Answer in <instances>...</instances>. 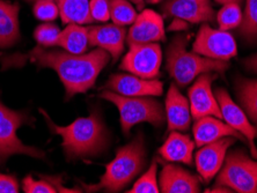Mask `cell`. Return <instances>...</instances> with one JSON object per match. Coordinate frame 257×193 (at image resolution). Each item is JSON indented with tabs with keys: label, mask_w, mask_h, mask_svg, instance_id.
I'll list each match as a JSON object with an SVG mask.
<instances>
[{
	"label": "cell",
	"mask_w": 257,
	"mask_h": 193,
	"mask_svg": "<svg viewBox=\"0 0 257 193\" xmlns=\"http://www.w3.org/2000/svg\"><path fill=\"white\" fill-rule=\"evenodd\" d=\"M19 11L18 3L0 0V49L12 47L20 40Z\"/></svg>",
	"instance_id": "21"
},
{
	"label": "cell",
	"mask_w": 257,
	"mask_h": 193,
	"mask_svg": "<svg viewBox=\"0 0 257 193\" xmlns=\"http://www.w3.org/2000/svg\"><path fill=\"white\" fill-rule=\"evenodd\" d=\"M132 3H135V4H137V5L141 7L142 9V6H143V3H144V0H131Z\"/></svg>",
	"instance_id": "37"
},
{
	"label": "cell",
	"mask_w": 257,
	"mask_h": 193,
	"mask_svg": "<svg viewBox=\"0 0 257 193\" xmlns=\"http://www.w3.org/2000/svg\"><path fill=\"white\" fill-rule=\"evenodd\" d=\"M166 117L168 131H188L191 123V111L189 100L184 97L175 85L169 87L166 97Z\"/></svg>",
	"instance_id": "19"
},
{
	"label": "cell",
	"mask_w": 257,
	"mask_h": 193,
	"mask_svg": "<svg viewBox=\"0 0 257 193\" xmlns=\"http://www.w3.org/2000/svg\"><path fill=\"white\" fill-rule=\"evenodd\" d=\"M214 95L219 103L222 119L230 127L243 135L249 143V148H250V154L252 155V157L257 158V148L255 146L257 127L249 122L247 113L230 98L229 94L224 88H218L215 90Z\"/></svg>",
	"instance_id": "10"
},
{
	"label": "cell",
	"mask_w": 257,
	"mask_h": 193,
	"mask_svg": "<svg viewBox=\"0 0 257 193\" xmlns=\"http://www.w3.org/2000/svg\"><path fill=\"white\" fill-rule=\"evenodd\" d=\"M227 60H218L187 51V39L174 37L167 49V71L180 86H188L200 74L211 72H225L228 69Z\"/></svg>",
	"instance_id": "4"
},
{
	"label": "cell",
	"mask_w": 257,
	"mask_h": 193,
	"mask_svg": "<svg viewBox=\"0 0 257 193\" xmlns=\"http://www.w3.org/2000/svg\"><path fill=\"white\" fill-rule=\"evenodd\" d=\"M236 94L241 108L257 126V79H239L236 82Z\"/></svg>",
	"instance_id": "24"
},
{
	"label": "cell",
	"mask_w": 257,
	"mask_h": 193,
	"mask_svg": "<svg viewBox=\"0 0 257 193\" xmlns=\"http://www.w3.org/2000/svg\"><path fill=\"white\" fill-rule=\"evenodd\" d=\"M24 191L26 193H56L57 188L50 181L43 178L42 180H35L32 176L25 177Z\"/></svg>",
	"instance_id": "31"
},
{
	"label": "cell",
	"mask_w": 257,
	"mask_h": 193,
	"mask_svg": "<svg viewBox=\"0 0 257 193\" xmlns=\"http://www.w3.org/2000/svg\"><path fill=\"white\" fill-rule=\"evenodd\" d=\"M60 29L58 26L51 22H45L43 25H40L34 32V39L36 40L41 47L51 48L58 47V40L60 36Z\"/></svg>",
	"instance_id": "29"
},
{
	"label": "cell",
	"mask_w": 257,
	"mask_h": 193,
	"mask_svg": "<svg viewBox=\"0 0 257 193\" xmlns=\"http://www.w3.org/2000/svg\"><path fill=\"white\" fill-rule=\"evenodd\" d=\"M90 47H96L107 51L114 60L119 58L124 51L126 40V30L124 27L111 25L87 26Z\"/></svg>",
	"instance_id": "16"
},
{
	"label": "cell",
	"mask_w": 257,
	"mask_h": 193,
	"mask_svg": "<svg viewBox=\"0 0 257 193\" xmlns=\"http://www.w3.org/2000/svg\"><path fill=\"white\" fill-rule=\"evenodd\" d=\"M196 143L187 134L180 133V131H172L164 145L159 149V154L167 162L192 164L194 148Z\"/></svg>",
	"instance_id": "20"
},
{
	"label": "cell",
	"mask_w": 257,
	"mask_h": 193,
	"mask_svg": "<svg viewBox=\"0 0 257 193\" xmlns=\"http://www.w3.org/2000/svg\"><path fill=\"white\" fill-rule=\"evenodd\" d=\"M43 178H45L47 180H50L52 181L51 184H59V179L57 178V177H43ZM59 192H65V193H78V192H81L79 190H72V188H66V187H59Z\"/></svg>",
	"instance_id": "35"
},
{
	"label": "cell",
	"mask_w": 257,
	"mask_h": 193,
	"mask_svg": "<svg viewBox=\"0 0 257 193\" xmlns=\"http://www.w3.org/2000/svg\"><path fill=\"white\" fill-rule=\"evenodd\" d=\"M27 2H36V0H27Z\"/></svg>",
	"instance_id": "39"
},
{
	"label": "cell",
	"mask_w": 257,
	"mask_h": 193,
	"mask_svg": "<svg viewBox=\"0 0 257 193\" xmlns=\"http://www.w3.org/2000/svg\"><path fill=\"white\" fill-rule=\"evenodd\" d=\"M161 11L166 18L179 19L189 24H207L215 20V12L210 2L199 0H166Z\"/></svg>",
	"instance_id": "13"
},
{
	"label": "cell",
	"mask_w": 257,
	"mask_h": 193,
	"mask_svg": "<svg viewBox=\"0 0 257 193\" xmlns=\"http://www.w3.org/2000/svg\"><path fill=\"white\" fill-rule=\"evenodd\" d=\"M192 51L206 58L229 60L237 54L236 42L233 35L221 29H213L207 24L199 28L192 44Z\"/></svg>",
	"instance_id": "8"
},
{
	"label": "cell",
	"mask_w": 257,
	"mask_h": 193,
	"mask_svg": "<svg viewBox=\"0 0 257 193\" xmlns=\"http://www.w3.org/2000/svg\"><path fill=\"white\" fill-rule=\"evenodd\" d=\"M105 89L123 96H160L164 83L156 79H144L134 74H115L110 77Z\"/></svg>",
	"instance_id": "15"
},
{
	"label": "cell",
	"mask_w": 257,
	"mask_h": 193,
	"mask_svg": "<svg viewBox=\"0 0 257 193\" xmlns=\"http://www.w3.org/2000/svg\"><path fill=\"white\" fill-rule=\"evenodd\" d=\"M217 185L239 193H257V161L251 160L242 149L226 155L218 172Z\"/></svg>",
	"instance_id": "6"
},
{
	"label": "cell",
	"mask_w": 257,
	"mask_h": 193,
	"mask_svg": "<svg viewBox=\"0 0 257 193\" xmlns=\"http://www.w3.org/2000/svg\"><path fill=\"white\" fill-rule=\"evenodd\" d=\"M24 58H28L40 67H48L57 72L65 88V98L69 100L77 94L86 93L95 85L101 71L110 60V55L101 48L82 55H73L54 49L48 50L39 45L28 55L14 56L13 62Z\"/></svg>",
	"instance_id": "1"
},
{
	"label": "cell",
	"mask_w": 257,
	"mask_h": 193,
	"mask_svg": "<svg viewBox=\"0 0 257 193\" xmlns=\"http://www.w3.org/2000/svg\"><path fill=\"white\" fill-rule=\"evenodd\" d=\"M162 51L158 43L130 45L120 70L144 79H156L160 73Z\"/></svg>",
	"instance_id": "9"
},
{
	"label": "cell",
	"mask_w": 257,
	"mask_h": 193,
	"mask_svg": "<svg viewBox=\"0 0 257 193\" xmlns=\"http://www.w3.org/2000/svg\"><path fill=\"white\" fill-rule=\"evenodd\" d=\"M146 149L142 135L117 150L114 160L105 165V171L100 183L87 188L90 191L104 190L119 192L137 177L145 166Z\"/></svg>",
	"instance_id": "3"
},
{
	"label": "cell",
	"mask_w": 257,
	"mask_h": 193,
	"mask_svg": "<svg viewBox=\"0 0 257 193\" xmlns=\"http://www.w3.org/2000/svg\"><path fill=\"white\" fill-rule=\"evenodd\" d=\"M160 192L197 193L200 191L199 179L195 175L176 164H166L159 179Z\"/></svg>",
	"instance_id": "17"
},
{
	"label": "cell",
	"mask_w": 257,
	"mask_h": 193,
	"mask_svg": "<svg viewBox=\"0 0 257 193\" xmlns=\"http://www.w3.org/2000/svg\"><path fill=\"white\" fill-rule=\"evenodd\" d=\"M33 12L36 19L44 22L55 21L59 17V9L56 0H36Z\"/></svg>",
	"instance_id": "30"
},
{
	"label": "cell",
	"mask_w": 257,
	"mask_h": 193,
	"mask_svg": "<svg viewBox=\"0 0 257 193\" xmlns=\"http://www.w3.org/2000/svg\"><path fill=\"white\" fill-rule=\"evenodd\" d=\"M29 117L24 112L11 110L0 102V158L22 154L35 158H44L45 153L36 147L27 146L18 137L21 125L28 123Z\"/></svg>",
	"instance_id": "7"
},
{
	"label": "cell",
	"mask_w": 257,
	"mask_h": 193,
	"mask_svg": "<svg viewBox=\"0 0 257 193\" xmlns=\"http://www.w3.org/2000/svg\"><path fill=\"white\" fill-rule=\"evenodd\" d=\"M165 41L164 19L152 10H144L137 15L126 35V42L130 45L158 43Z\"/></svg>",
	"instance_id": "14"
},
{
	"label": "cell",
	"mask_w": 257,
	"mask_h": 193,
	"mask_svg": "<svg viewBox=\"0 0 257 193\" xmlns=\"http://www.w3.org/2000/svg\"><path fill=\"white\" fill-rule=\"evenodd\" d=\"M199 2H210V0H199Z\"/></svg>",
	"instance_id": "38"
},
{
	"label": "cell",
	"mask_w": 257,
	"mask_h": 193,
	"mask_svg": "<svg viewBox=\"0 0 257 193\" xmlns=\"http://www.w3.org/2000/svg\"><path fill=\"white\" fill-rule=\"evenodd\" d=\"M88 29L81 25H67L60 33L58 47L73 55L85 54L88 49Z\"/></svg>",
	"instance_id": "23"
},
{
	"label": "cell",
	"mask_w": 257,
	"mask_h": 193,
	"mask_svg": "<svg viewBox=\"0 0 257 193\" xmlns=\"http://www.w3.org/2000/svg\"><path fill=\"white\" fill-rule=\"evenodd\" d=\"M45 120L54 133L62 138V147L69 161L97 156L109 146V133L96 112L75 119L67 126L55 124L43 110Z\"/></svg>",
	"instance_id": "2"
},
{
	"label": "cell",
	"mask_w": 257,
	"mask_h": 193,
	"mask_svg": "<svg viewBox=\"0 0 257 193\" xmlns=\"http://www.w3.org/2000/svg\"><path fill=\"white\" fill-rule=\"evenodd\" d=\"M158 172V164L156 161L152 162L147 171L136 181L134 186L128 193H159L160 192V186H159L157 179Z\"/></svg>",
	"instance_id": "28"
},
{
	"label": "cell",
	"mask_w": 257,
	"mask_h": 193,
	"mask_svg": "<svg viewBox=\"0 0 257 193\" xmlns=\"http://www.w3.org/2000/svg\"><path fill=\"white\" fill-rule=\"evenodd\" d=\"M59 9V17L66 25H89V0H56Z\"/></svg>",
	"instance_id": "22"
},
{
	"label": "cell",
	"mask_w": 257,
	"mask_h": 193,
	"mask_svg": "<svg viewBox=\"0 0 257 193\" xmlns=\"http://www.w3.org/2000/svg\"><path fill=\"white\" fill-rule=\"evenodd\" d=\"M243 64L244 66L247 67V70H249L250 72H254V73H257V55L244 59Z\"/></svg>",
	"instance_id": "34"
},
{
	"label": "cell",
	"mask_w": 257,
	"mask_h": 193,
	"mask_svg": "<svg viewBox=\"0 0 257 193\" xmlns=\"http://www.w3.org/2000/svg\"><path fill=\"white\" fill-rule=\"evenodd\" d=\"M233 137H225L213 142L206 143L200 147V149L195 155V164L197 168L200 178L205 183L213 178L218 172L220 171L222 164H224L226 154L234 143Z\"/></svg>",
	"instance_id": "12"
},
{
	"label": "cell",
	"mask_w": 257,
	"mask_h": 193,
	"mask_svg": "<svg viewBox=\"0 0 257 193\" xmlns=\"http://www.w3.org/2000/svg\"><path fill=\"white\" fill-rule=\"evenodd\" d=\"M192 132H194L195 143L198 147L225 137H233L241 141H245L242 134L230 127L228 124L221 122L220 118L213 116H205L196 119Z\"/></svg>",
	"instance_id": "18"
},
{
	"label": "cell",
	"mask_w": 257,
	"mask_h": 193,
	"mask_svg": "<svg viewBox=\"0 0 257 193\" xmlns=\"http://www.w3.org/2000/svg\"><path fill=\"white\" fill-rule=\"evenodd\" d=\"M100 96L114 103L118 109L120 126L126 135L139 123L146 122L160 127L165 122L164 108L152 96H123L108 89Z\"/></svg>",
	"instance_id": "5"
},
{
	"label": "cell",
	"mask_w": 257,
	"mask_h": 193,
	"mask_svg": "<svg viewBox=\"0 0 257 193\" xmlns=\"http://www.w3.org/2000/svg\"><path fill=\"white\" fill-rule=\"evenodd\" d=\"M89 11L94 22H107L110 19L109 0H90Z\"/></svg>",
	"instance_id": "32"
},
{
	"label": "cell",
	"mask_w": 257,
	"mask_h": 193,
	"mask_svg": "<svg viewBox=\"0 0 257 193\" xmlns=\"http://www.w3.org/2000/svg\"><path fill=\"white\" fill-rule=\"evenodd\" d=\"M215 2L219 4H222V5H226V4H230V3H235V4H242L243 0H215Z\"/></svg>",
	"instance_id": "36"
},
{
	"label": "cell",
	"mask_w": 257,
	"mask_h": 193,
	"mask_svg": "<svg viewBox=\"0 0 257 193\" xmlns=\"http://www.w3.org/2000/svg\"><path fill=\"white\" fill-rule=\"evenodd\" d=\"M242 18L243 13L241 11V5L235 3L226 4L215 15L219 29L225 30V32H228L230 29H236L242 22Z\"/></svg>",
	"instance_id": "27"
},
{
	"label": "cell",
	"mask_w": 257,
	"mask_h": 193,
	"mask_svg": "<svg viewBox=\"0 0 257 193\" xmlns=\"http://www.w3.org/2000/svg\"><path fill=\"white\" fill-rule=\"evenodd\" d=\"M109 5L112 24L120 27H126L134 24L138 14L127 0H109Z\"/></svg>",
	"instance_id": "25"
},
{
	"label": "cell",
	"mask_w": 257,
	"mask_h": 193,
	"mask_svg": "<svg viewBox=\"0 0 257 193\" xmlns=\"http://www.w3.org/2000/svg\"><path fill=\"white\" fill-rule=\"evenodd\" d=\"M214 77L210 73L200 74L197 80L189 88V104L191 116L195 119L205 116H213L222 119L219 103L212 92V81Z\"/></svg>",
	"instance_id": "11"
},
{
	"label": "cell",
	"mask_w": 257,
	"mask_h": 193,
	"mask_svg": "<svg viewBox=\"0 0 257 193\" xmlns=\"http://www.w3.org/2000/svg\"><path fill=\"white\" fill-rule=\"evenodd\" d=\"M19 184L13 176L0 173V193H18Z\"/></svg>",
	"instance_id": "33"
},
{
	"label": "cell",
	"mask_w": 257,
	"mask_h": 193,
	"mask_svg": "<svg viewBox=\"0 0 257 193\" xmlns=\"http://www.w3.org/2000/svg\"><path fill=\"white\" fill-rule=\"evenodd\" d=\"M237 34L247 41L257 40V0H245L242 22L237 27Z\"/></svg>",
	"instance_id": "26"
}]
</instances>
